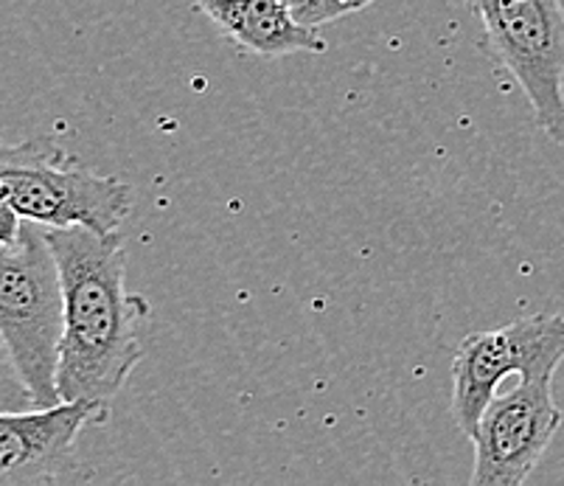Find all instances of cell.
Returning <instances> with one entry per match:
<instances>
[{
    "instance_id": "cell-1",
    "label": "cell",
    "mask_w": 564,
    "mask_h": 486,
    "mask_svg": "<svg viewBox=\"0 0 564 486\" xmlns=\"http://www.w3.org/2000/svg\"><path fill=\"white\" fill-rule=\"evenodd\" d=\"M63 281L59 402H110L143 360L138 324L147 301L124 288L121 237L85 225L45 228Z\"/></svg>"
},
{
    "instance_id": "cell-2",
    "label": "cell",
    "mask_w": 564,
    "mask_h": 486,
    "mask_svg": "<svg viewBox=\"0 0 564 486\" xmlns=\"http://www.w3.org/2000/svg\"><path fill=\"white\" fill-rule=\"evenodd\" d=\"M0 199L45 228L85 225L116 234L132 214L135 192L121 177L82 166L54 138H29L0 147Z\"/></svg>"
},
{
    "instance_id": "cell-3",
    "label": "cell",
    "mask_w": 564,
    "mask_h": 486,
    "mask_svg": "<svg viewBox=\"0 0 564 486\" xmlns=\"http://www.w3.org/2000/svg\"><path fill=\"white\" fill-rule=\"evenodd\" d=\"M0 335L32 388L37 408L56 406L63 281L45 225L32 219H23L14 242H0Z\"/></svg>"
},
{
    "instance_id": "cell-4",
    "label": "cell",
    "mask_w": 564,
    "mask_h": 486,
    "mask_svg": "<svg viewBox=\"0 0 564 486\" xmlns=\"http://www.w3.org/2000/svg\"><path fill=\"white\" fill-rule=\"evenodd\" d=\"M486 45L514 76L536 127L564 147V9L562 0H471Z\"/></svg>"
},
{
    "instance_id": "cell-5",
    "label": "cell",
    "mask_w": 564,
    "mask_h": 486,
    "mask_svg": "<svg viewBox=\"0 0 564 486\" xmlns=\"http://www.w3.org/2000/svg\"><path fill=\"white\" fill-rule=\"evenodd\" d=\"M562 360L564 315L553 312L466 335L453 360V419L460 433L471 436L506 377H556Z\"/></svg>"
},
{
    "instance_id": "cell-6",
    "label": "cell",
    "mask_w": 564,
    "mask_h": 486,
    "mask_svg": "<svg viewBox=\"0 0 564 486\" xmlns=\"http://www.w3.org/2000/svg\"><path fill=\"white\" fill-rule=\"evenodd\" d=\"M562 428L553 399V377H520L509 391H497L480 413L471 444V486H520Z\"/></svg>"
},
{
    "instance_id": "cell-7",
    "label": "cell",
    "mask_w": 564,
    "mask_h": 486,
    "mask_svg": "<svg viewBox=\"0 0 564 486\" xmlns=\"http://www.w3.org/2000/svg\"><path fill=\"white\" fill-rule=\"evenodd\" d=\"M107 417L105 402H56L0 413V486L63 484L87 478L76 442Z\"/></svg>"
},
{
    "instance_id": "cell-8",
    "label": "cell",
    "mask_w": 564,
    "mask_h": 486,
    "mask_svg": "<svg viewBox=\"0 0 564 486\" xmlns=\"http://www.w3.org/2000/svg\"><path fill=\"white\" fill-rule=\"evenodd\" d=\"M228 37L259 56L323 54L317 29L292 18L286 0H194Z\"/></svg>"
},
{
    "instance_id": "cell-9",
    "label": "cell",
    "mask_w": 564,
    "mask_h": 486,
    "mask_svg": "<svg viewBox=\"0 0 564 486\" xmlns=\"http://www.w3.org/2000/svg\"><path fill=\"white\" fill-rule=\"evenodd\" d=\"M32 408H37L32 388L23 380L7 341L0 335V413L32 411Z\"/></svg>"
},
{
    "instance_id": "cell-10",
    "label": "cell",
    "mask_w": 564,
    "mask_h": 486,
    "mask_svg": "<svg viewBox=\"0 0 564 486\" xmlns=\"http://www.w3.org/2000/svg\"><path fill=\"white\" fill-rule=\"evenodd\" d=\"M286 3H290L292 18L310 29H321V25L335 23L348 14L343 0H286Z\"/></svg>"
},
{
    "instance_id": "cell-11",
    "label": "cell",
    "mask_w": 564,
    "mask_h": 486,
    "mask_svg": "<svg viewBox=\"0 0 564 486\" xmlns=\"http://www.w3.org/2000/svg\"><path fill=\"white\" fill-rule=\"evenodd\" d=\"M23 228V217L9 206L7 199H0V242H14Z\"/></svg>"
},
{
    "instance_id": "cell-12",
    "label": "cell",
    "mask_w": 564,
    "mask_h": 486,
    "mask_svg": "<svg viewBox=\"0 0 564 486\" xmlns=\"http://www.w3.org/2000/svg\"><path fill=\"white\" fill-rule=\"evenodd\" d=\"M343 3H346L348 14H354V12H360V9L371 7V3H377V0H343Z\"/></svg>"
}]
</instances>
